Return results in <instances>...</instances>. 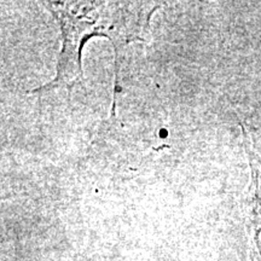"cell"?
Masks as SVG:
<instances>
[{"instance_id":"6da1fadb","label":"cell","mask_w":261,"mask_h":261,"mask_svg":"<svg viewBox=\"0 0 261 261\" xmlns=\"http://www.w3.org/2000/svg\"><path fill=\"white\" fill-rule=\"evenodd\" d=\"M57 19L62 32V50L56 77L40 92L54 87L71 89L84 79L83 48L91 38L104 37L115 51V81L119 83L120 55L133 41H146L150 19L160 3L150 2H42Z\"/></svg>"}]
</instances>
